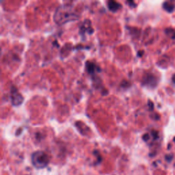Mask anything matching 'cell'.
I'll list each match as a JSON object with an SVG mask.
<instances>
[{
  "label": "cell",
  "instance_id": "6da1fadb",
  "mask_svg": "<svg viewBox=\"0 0 175 175\" xmlns=\"http://www.w3.org/2000/svg\"><path fill=\"white\" fill-rule=\"evenodd\" d=\"M79 18L76 11L71 5H60L57 8L54 13L53 19L57 25L75 21Z\"/></svg>",
  "mask_w": 175,
  "mask_h": 175
},
{
  "label": "cell",
  "instance_id": "7a4b0ae2",
  "mask_svg": "<svg viewBox=\"0 0 175 175\" xmlns=\"http://www.w3.org/2000/svg\"><path fill=\"white\" fill-rule=\"evenodd\" d=\"M32 163L37 169H42L47 167L49 164V157L45 152L35 151L32 155Z\"/></svg>",
  "mask_w": 175,
  "mask_h": 175
},
{
  "label": "cell",
  "instance_id": "3957f363",
  "mask_svg": "<svg viewBox=\"0 0 175 175\" xmlns=\"http://www.w3.org/2000/svg\"><path fill=\"white\" fill-rule=\"evenodd\" d=\"M11 101L12 105L15 106H20L23 101V96L14 88L11 90Z\"/></svg>",
  "mask_w": 175,
  "mask_h": 175
},
{
  "label": "cell",
  "instance_id": "277c9868",
  "mask_svg": "<svg viewBox=\"0 0 175 175\" xmlns=\"http://www.w3.org/2000/svg\"><path fill=\"white\" fill-rule=\"evenodd\" d=\"M86 65L88 73L90 74H94V72L98 70V67L97 66H96L93 62H87Z\"/></svg>",
  "mask_w": 175,
  "mask_h": 175
},
{
  "label": "cell",
  "instance_id": "5b68a950",
  "mask_svg": "<svg viewBox=\"0 0 175 175\" xmlns=\"http://www.w3.org/2000/svg\"><path fill=\"white\" fill-rule=\"evenodd\" d=\"M120 4L115 1H108V7L111 11L114 12L118 10L120 8Z\"/></svg>",
  "mask_w": 175,
  "mask_h": 175
}]
</instances>
